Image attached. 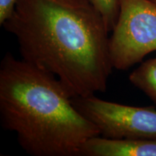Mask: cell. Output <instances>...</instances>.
I'll use <instances>...</instances> for the list:
<instances>
[{
  "label": "cell",
  "instance_id": "1",
  "mask_svg": "<svg viewBox=\"0 0 156 156\" xmlns=\"http://www.w3.org/2000/svg\"><path fill=\"white\" fill-rule=\"evenodd\" d=\"M2 25L22 59L58 78L71 98L106 90L109 32L88 0H17Z\"/></svg>",
  "mask_w": 156,
  "mask_h": 156
},
{
  "label": "cell",
  "instance_id": "2",
  "mask_svg": "<svg viewBox=\"0 0 156 156\" xmlns=\"http://www.w3.org/2000/svg\"><path fill=\"white\" fill-rule=\"evenodd\" d=\"M0 119L33 156H79L87 140L100 135L58 78L10 52L0 65Z\"/></svg>",
  "mask_w": 156,
  "mask_h": 156
},
{
  "label": "cell",
  "instance_id": "3",
  "mask_svg": "<svg viewBox=\"0 0 156 156\" xmlns=\"http://www.w3.org/2000/svg\"><path fill=\"white\" fill-rule=\"evenodd\" d=\"M109 38L113 67L126 70L156 51V4L153 0H120V11Z\"/></svg>",
  "mask_w": 156,
  "mask_h": 156
},
{
  "label": "cell",
  "instance_id": "4",
  "mask_svg": "<svg viewBox=\"0 0 156 156\" xmlns=\"http://www.w3.org/2000/svg\"><path fill=\"white\" fill-rule=\"evenodd\" d=\"M75 108L110 139H156V110L109 102L95 95L71 98Z\"/></svg>",
  "mask_w": 156,
  "mask_h": 156
},
{
  "label": "cell",
  "instance_id": "5",
  "mask_svg": "<svg viewBox=\"0 0 156 156\" xmlns=\"http://www.w3.org/2000/svg\"><path fill=\"white\" fill-rule=\"evenodd\" d=\"M79 156H156V139L90 138L82 146Z\"/></svg>",
  "mask_w": 156,
  "mask_h": 156
},
{
  "label": "cell",
  "instance_id": "6",
  "mask_svg": "<svg viewBox=\"0 0 156 156\" xmlns=\"http://www.w3.org/2000/svg\"><path fill=\"white\" fill-rule=\"evenodd\" d=\"M129 80L156 103V58L141 64L129 75Z\"/></svg>",
  "mask_w": 156,
  "mask_h": 156
},
{
  "label": "cell",
  "instance_id": "7",
  "mask_svg": "<svg viewBox=\"0 0 156 156\" xmlns=\"http://www.w3.org/2000/svg\"><path fill=\"white\" fill-rule=\"evenodd\" d=\"M99 12L108 32L116 25L120 11V0H88Z\"/></svg>",
  "mask_w": 156,
  "mask_h": 156
},
{
  "label": "cell",
  "instance_id": "8",
  "mask_svg": "<svg viewBox=\"0 0 156 156\" xmlns=\"http://www.w3.org/2000/svg\"><path fill=\"white\" fill-rule=\"evenodd\" d=\"M16 2L17 0H0V24L2 25L11 16Z\"/></svg>",
  "mask_w": 156,
  "mask_h": 156
},
{
  "label": "cell",
  "instance_id": "9",
  "mask_svg": "<svg viewBox=\"0 0 156 156\" xmlns=\"http://www.w3.org/2000/svg\"><path fill=\"white\" fill-rule=\"evenodd\" d=\"M153 1L154 2H155V3L156 4V0H153Z\"/></svg>",
  "mask_w": 156,
  "mask_h": 156
}]
</instances>
